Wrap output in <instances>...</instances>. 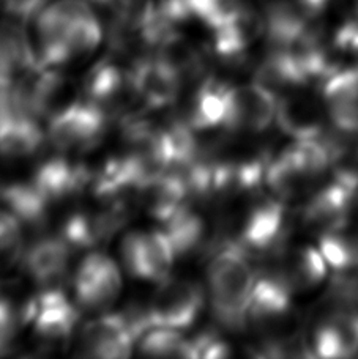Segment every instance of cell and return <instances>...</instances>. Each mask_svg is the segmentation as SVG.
I'll use <instances>...</instances> for the list:
<instances>
[{"label": "cell", "mask_w": 358, "mask_h": 359, "mask_svg": "<svg viewBox=\"0 0 358 359\" xmlns=\"http://www.w3.org/2000/svg\"><path fill=\"white\" fill-rule=\"evenodd\" d=\"M231 355V348L225 339L216 332H201L193 339H188L187 358H226Z\"/></svg>", "instance_id": "26"}, {"label": "cell", "mask_w": 358, "mask_h": 359, "mask_svg": "<svg viewBox=\"0 0 358 359\" xmlns=\"http://www.w3.org/2000/svg\"><path fill=\"white\" fill-rule=\"evenodd\" d=\"M82 93L86 101L103 109L107 115L125 117L134 112L131 109L134 102L142 104L133 84L131 68L120 67L112 59L101 60L88 72Z\"/></svg>", "instance_id": "11"}, {"label": "cell", "mask_w": 358, "mask_h": 359, "mask_svg": "<svg viewBox=\"0 0 358 359\" xmlns=\"http://www.w3.org/2000/svg\"><path fill=\"white\" fill-rule=\"evenodd\" d=\"M335 46L343 50H352V53L358 54V8L355 10L354 15L336 30Z\"/></svg>", "instance_id": "27"}, {"label": "cell", "mask_w": 358, "mask_h": 359, "mask_svg": "<svg viewBox=\"0 0 358 359\" xmlns=\"http://www.w3.org/2000/svg\"><path fill=\"white\" fill-rule=\"evenodd\" d=\"M357 196L358 191L335 178L311 196L303 208V222L322 233L341 229L349 221V210Z\"/></svg>", "instance_id": "14"}, {"label": "cell", "mask_w": 358, "mask_h": 359, "mask_svg": "<svg viewBox=\"0 0 358 359\" xmlns=\"http://www.w3.org/2000/svg\"><path fill=\"white\" fill-rule=\"evenodd\" d=\"M107 120L103 109L81 100L48 120V140L60 153L88 151L103 139Z\"/></svg>", "instance_id": "7"}, {"label": "cell", "mask_w": 358, "mask_h": 359, "mask_svg": "<svg viewBox=\"0 0 358 359\" xmlns=\"http://www.w3.org/2000/svg\"><path fill=\"white\" fill-rule=\"evenodd\" d=\"M0 201L24 226L38 227L48 219L51 203L37 186L27 183H13L0 189Z\"/></svg>", "instance_id": "22"}, {"label": "cell", "mask_w": 358, "mask_h": 359, "mask_svg": "<svg viewBox=\"0 0 358 359\" xmlns=\"http://www.w3.org/2000/svg\"><path fill=\"white\" fill-rule=\"evenodd\" d=\"M32 72L29 35L25 24L15 18L0 21V88H13Z\"/></svg>", "instance_id": "18"}, {"label": "cell", "mask_w": 358, "mask_h": 359, "mask_svg": "<svg viewBox=\"0 0 358 359\" xmlns=\"http://www.w3.org/2000/svg\"><path fill=\"white\" fill-rule=\"evenodd\" d=\"M133 84L140 102L149 109L171 106L177 100L183 81L158 57L142 55L131 67Z\"/></svg>", "instance_id": "13"}, {"label": "cell", "mask_w": 358, "mask_h": 359, "mask_svg": "<svg viewBox=\"0 0 358 359\" xmlns=\"http://www.w3.org/2000/svg\"><path fill=\"white\" fill-rule=\"evenodd\" d=\"M234 87L225 82L207 79L196 88L191 100L188 118L185 120L194 131L227 128L232 106Z\"/></svg>", "instance_id": "17"}, {"label": "cell", "mask_w": 358, "mask_h": 359, "mask_svg": "<svg viewBox=\"0 0 358 359\" xmlns=\"http://www.w3.org/2000/svg\"><path fill=\"white\" fill-rule=\"evenodd\" d=\"M279 257L278 273L289 284L292 292H306L317 287L327 274V260L322 252L311 246H302L277 254Z\"/></svg>", "instance_id": "21"}, {"label": "cell", "mask_w": 358, "mask_h": 359, "mask_svg": "<svg viewBox=\"0 0 358 359\" xmlns=\"http://www.w3.org/2000/svg\"><path fill=\"white\" fill-rule=\"evenodd\" d=\"M319 245H321L324 259L331 268L338 271H347L349 268H354L352 249H350L349 240L343 229L324 232Z\"/></svg>", "instance_id": "25"}, {"label": "cell", "mask_w": 358, "mask_h": 359, "mask_svg": "<svg viewBox=\"0 0 358 359\" xmlns=\"http://www.w3.org/2000/svg\"><path fill=\"white\" fill-rule=\"evenodd\" d=\"M139 353L152 358H187L188 339L172 328H150L139 339Z\"/></svg>", "instance_id": "24"}, {"label": "cell", "mask_w": 358, "mask_h": 359, "mask_svg": "<svg viewBox=\"0 0 358 359\" xmlns=\"http://www.w3.org/2000/svg\"><path fill=\"white\" fill-rule=\"evenodd\" d=\"M286 235L284 201L277 196L256 194L254 201L241 211L234 241L249 257L278 254L283 249Z\"/></svg>", "instance_id": "4"}, {"label": "cell", "mask_w": 358, "mask_h": 359, "mask_svg": "<svg viewBox=\"0 0 358 359\" xmlns=\"http://www.w3.org/2000/svg\"><path fill=\"white\" fill-rule=\"evenodd\" d=\"M44 133L37 118L11 111L0 118V156L6 159L29 158L41 149Z\"/></svg>", "instance_id": "20"}, {"label": "cell", "mask_w": 358, "mask_h": 359, "mask_svg": "<svg viewBox=\"0 0 358 359\" xmlns=\"http://www.w3.org/2000/svg\"><path fill=\"white\" fill-rule=\"evenodd\" d=\"M206 304L202 287L190 279H166L145 306L150 328L183 331L193 326Z\"/></svg>", "instance_id": "6"}, {"label": "cell", "mask_w": 358, "mask_h": 359, "mask_svg": "<svg viewBox=\"0 0 358 359\" xmlns=\"http://www.w3.org/2000/svg\"><path fill=\"white\" fill-rule=\"evenodd\" d=\"M79 306L73 304L59 287H48L38 297L25 301V325L44 347L69 342L79 322Z\"/></svg>", "instance_id": "5"}, {"label": "cell", "mask_w": 358, "mask_h": 359, "mask_svg": "<svg viewBox=\"0 0 358 359\" xmlns=\"http://www.w3.org/2000/svg\"><path fill=\"white\" fill-rule=\"evenodd\" d=\"M73 287L76 304L81 311L105 313L120 297V269L106 254L91 252L76 269Z\"/></svg>", "instance_id": "9"}, {"label": "cell", "mask_w": 358, "mask_h": 359, "mask_svg": "<svg viewBox=\"0 0 358 359\" xmlns=\"http://www.w3.org/2000/svg\"><path fill=\"white\" fill-rule=\"evenodd\" d=\"M254 280L251 257L234 241H223L208 262L207 294L213 317L225 330L240 332L249 325Z\"/></svg>", "instance_id": "2"}, {"label": "cell", "mask_w": 358, "mask_h": 359, "mask_svg": "<svg viewBox=\"0 0 358 359\" xmlns=\"http://www.w3.org/2000/svg\"><path fill=\"white\" fill-rule=\"evenodd\" d=\"M73 249L62 236H46L35 241L22 255L24 268L35 284L57 287L69 269Z\"/></svg>", "instance_id": "15"}, {"label": "cell", "mask_w": 358, "mask_h": 359, "mask_svg": "<svg viewBox=\"0 0 358 359\" xmlns=\"http://www.w3.org/2000/svg\"><path fill=\"white\" fill-rule=\"evenodd\" d=\"M278 95L258 82L234 87L227 130L264 133L277 121Z\"/></svg>", "instance_id": "12"}, {"label": "cell", "mask_w": 358, "mask_h": 359, "mask_svg": "<svg viewBox=\"0 0 358 359\" xmlns=\"http://www.w3.org/2000/svg\"><path fill=\"white\" fill-rule=\"evenodd\" d=\"M277 123L279 130L296 140L324 136V112L308 95L278 96Z\"/></svg>", "instance_id": "19"}, {"label": "cell", "mask_w": 358, "mask_h": 359, "mask_svg": "<svg viewBox=\"0 0 358 359\" xmlns=\"http://www.w3.org/2000/svg\"><path fill=\"white\" fill-rule=\"evenodd\" d=\"M297 2L303 6V8L310 13V15L316 16L322 13L327 6L333 2V0H297Z\"/></svg>", "instance_id": "29"}, {"label": "cell", "mask_w": 358, "mask_h": 359, "mask_svg": "<svg viewBox=\"0 0 358 359\" xmlns=\"http://www.w3.org/2000/svg\"><path fill=\"white\" fill-rule=\"evenodd\" d=\"M346 233L350 249H352V259H354V268H358V224L354 227H349V221L341 227Z\"/></svg>", "instance_id": "28"}, {"label": "cell", "mask_w": 358, "mask_h": 359, "mask_svg": "<svg viewBox=\"0 0 358 359\" xmlns=\"http://www.w3.org/2000/svg\"><path fill=\"white\" fill-rule=\"evenodd\" d=\"M349 76H350V81H352V87H354V92H355L357 101H358V67L349 69Z\"/></svg>", "instance_id": "30"}, {"label": "cell", "mask_w": 358, "mask_h": 359, "mask_svg": "<svg viewBox=\"0 0 358 359\" xmlns=\"http://www.w3.org/2000/svg\"><path fill=\"white\" fill-rule=\"evenodd\" d=\"M91 0H53L30 19L29 30L38 57L60 67L87 57L103 40V27Z\"/></svg>", "instance_id": "1"}, {"label": "cell", "mask_w": 358, "mask_h": 359, "mask_svg": "<svg viewBox=\"0 0 358 359\" xmlns=\"http://www.w3.org/2000/svg\"><path fill=\"white\" fill-rule=\"evenodd\" d=\"M121 259L134 278L159 284L169 278L177 254L164 230H136L121 241Z\"/></svg>", "instance_id": "10"}, {"label": "cell", "mask_w": 358, "mask_h": 359, "mask_svg": "<svg viewBox=\"0 0 358 359\" xmlns=\"http://www.w3.org/2000/svg\"><path fill=\"white\" fill-rule=\"evenodd\" d=\"M30 182L51 203H55L91 188L92 170L67 158H51L37 169Z\"/></svg>", "instance_id": "16"}, {"label": "cell", "mask_w": 358, "mask_h": 359, "mask_svg": "<svg viewBox=\"0 0 358 359\" xmlns=\"http://www.w3.org/2000/svg\"><path fill=\"white\" fill-rule=\"evenodd\" d=\"M164 232L168 233L177 257H185L206 245L208 229L207 222L187 205L164 222Z\"/></svg>", "instance_id": "23"}, {"label": "cell", "mask_w": 358, "mask_h": 359, "mask_svg": "<svg viewBox=\"0 0 358 359\" xmlns=\"http://www.w3.org/2000/svg\"><path fill=\"white\" fill-rule=\"evenodd\" d=\"M149 330L145 307L98 313L81 330L78 353L101 359L128 358L133 353L134 344Z\"/></svg>", "instance_id": "3"}, {"label": "cell", "mask_w": 358, "mask_h": 359, "mask_svg": "<svg viewBox=\"0 0 358 359\" xmlns=\"http://www.w3.org/2000/svg\"><path fill=\"white\" fill-rule=\"evenodd\" d=\"M291 304L292 288L278 269L256 274L248 311V322L253 328L265 332L267 339L289 336L283 331L291 323Z\"/></svg>", "instance_id": "8"}]
</instances>
